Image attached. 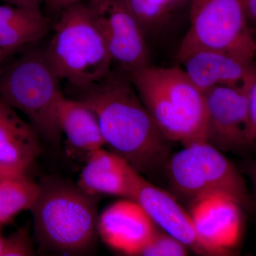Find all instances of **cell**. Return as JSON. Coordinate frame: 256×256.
<instances>
[{
	"instance_id": "obj_1",
	"label": "cell",
	"mask_w": 256,
	"mask_h": 256,
	"mask_svg": "<svg viewBox=\"0 0 256 256\" xmlns=\"http://www.w3.org/2000/svg\"><path fill=\"white\" fill-rule=\"evenodd\" d=\"M76 98L97 116L105 146L138 172H148L169 160L168 139L148 112L128 74L119 69L82 89Z\"/></svg>"
},
{
	"instance_id": "obj_2",
	"label": "cell",
	"mask_w": 256,
	"mask_h": 256,
	"mask_svg": "<svg viewBox=\"0 0 256 256\" xmlns=\"http://www.w3.org/2000/svg\"><path fill=\"white\" fill-rule=\"evenodd\" d=\"M163 134L184 146L206 141L204 94L180 66L150 65L128 74Z\"/></svg>"
},
{
	"instance_id": "obj_3",
	"label": "cell",
	"mask_w": 256,
	"mask_h": 256,
	"mask_svg": "<svg viewBox=\"0 0 256 256\" xmlns=\"http://www.w3.org/2000/svg\"><path fill=\"white\" fill-rule=\"evenodd\" d=\"M40 185V195L30 210L40 246L68 255L86 252L98 233V196L60 180H45Z\"/></svg>"
},
{
	"instance_id": "obj_4",
	"label": "cell",
	"mask_w": 256,
	"mask_h": 256,
	"mask_svg": "<svg viewBox=\"0 0 256 256\" xmlns=\"http://www.w3.org/2000/svg\"><path fill=\"white\" fill-rule=\"evenodd\" d=\"M44 53L60 80L74 89L89 86L112 70V60L85 2L58 14Z\"/></svg>"
},
{
	"instance_id": "obj_5",
	"label": "cell",
	"mask_w": 256,
	"mask_h": 256,
	"mask_svg": "<svg viewBox=\"0 0 256 256\" xmlns=\"http://www.w3.org/2000/svg\"><path fill=\"white\" fill-rule=\"evenodd\" d=\"M60 82L44 50H26L0 66V100L23 112L40 137L58 144L62 136L58 108L64 96Z\"/></svg>"
},
{
	"instance_id": "obj_6",
	"label": "cell",
	"mask_w": 256,
	"mask_h": 256,
	"mask_svg": "<svg viewBox=\"0 0 256 256\" xmlns=\"http://www.w3.org/2000/svg\"><path fill=\"white\" fill-rule=\"evenodd\" d=\"M168 176L173 188L194 200L220 194L250 206L246 185L235 166L218 149L206 141L184 146L168 163Z\"/></svg>"
},
{
	"instance_id": "obj_7",
	"label": "cell",
	"mask_w": 256,
	"mask_h": 256,
	"mask_svg": "<svg viewBox=\"0 0 256 256\" xmlns=\"http://www.w3.org/2000/svg\"><path fill=\"white\" fill-rule=\"evenodd\" d=\"M190 24L176 60L201 48L227 50L254 60L256 42L242 0H191Z\"/></svg>"
},
{
	"instance_id": "obj_8",
	"label": "cell",
	"mask_w": 256,
	"mask_h": 256,
	"mask_svg": "<svg viewBox=\"0 0 256 256\" xmlns=\"http://www.w3.org/2000/svg\"><path fill=\"white\" fill-rule=\"evenodd\" d=\"M118 69L130 74L150 65L146 36L124 0H86Z\"/></svg>"
},
{
	"instance_id": "obj_9",
	"label": "cell",
	"mask_w": 256,
	"mask_h": 256,
	"mask_svg": "<svg viewBox=\"0 0 256 256\" xmlns=\"http://www.w3.org/2000/svg\"><path fill=\"white\" fill-rule=\"evenodd\" d=\"M206 108V141L218 150H236L255 142L246 89L220 86L204 92Z\"/></svg>"
},
{
	"instance_id": "obj_10",
	"label": "cell",
	"mask_w": 256,
	"mask_h": 256,
	"mask_svg": "<svg viewBox=\"0 0 256 256\" xmlns=\"http://www.w3.org/2000/svg\"><path fill=\"white\" fill-rule=\"evenodd\" d=\"M144 208L156 225L178 239L188 249L202 256H218L202 242L188 213L171 194L142 178L136 171L132 176L130 198Z\"/></svg>"
},
{
	"instance_id": "obj_11",
	"label": "cell",
	"mask_w": 256,
	"mask_h": 256,
	"mask_svg": "<svg viewBox=\"0 0 256 256\" xmlns=\"http://www.w3.org/2000/svg\"><path fill=\"white\" fill-rule=\"evenodd\" d=\"M242 206L226 195L214 194L193 200L190 214L202 242L217 255L229 256L240 240Z\"/></svg>"
},
{
	"instance_id": "obj_12",
	"label": "cell",
	"mask_w": 256,
	"mask_h": 256,
	"mask_svg": "<svg viewBox=\"0 0 256 256\" xmlns=\"http://www.w3.org/2000/svg\"><path fill=\"white\" fill-rule=\"evenodd\" d=\"M156 229L144 208L131 198L112 204L98 218V234L102 240L126 255L138 256Z\"/></svg>"
},
{
	"instance_id": "obj_13",
	"label": "cell",
	"mask_w": 256,
	"mask_h": 256,
	"mask_svg": "<svg viewBox=\"0 0 256 256\" xmlns=\"http://www.w3.org/2000/svg\"><path fill=\"white\" fill-rule=\"evenodd\" d=\"M178 62L203 92L220 86H242L256 68L254 60L216 48L193 50Z\"/></svg>"
},
{
	"instance_id": "obj_14",
	"label": "cell",
	"mask_w": 256,
	"mask_h": 256,
	"mask_svg": "<svg viewBox=\"0 0 256 256\" xmlns=\"http://www.w3.org/2000/svg\"><path fill=\"white\" fill-rule=\"evenodd\" d=\"M40 136L30 122L0 100V172L28 173L40 156Z\"/></svg>"
},
{
	"instance_id": "obj_15",
	"label": "cell",
	"mask_w": 256,
	"mask_h": 256,
	"mask_svg": "<svg viewBox=\"0 0 256 256\" xmlns=\"http://www.w3.org/2000/svg\"><path fill=\"white\" fill-rule=\"evenodd\" d=\"M134 171L124 158L102 148L87 154L78 185L96 196L107 194L129 198Z\"/></svg>"
},
{
	"instance_id": "obj_16",
	"label": "cell",
	"mask_w": 256,
	"mask_h": 256,
	"mask_svg": "<svg viewBox=\"0 0 256 256\" xmlns=\"http://www.w3.org/2000/svg\"><path fill=\"white\" fill-rule=\"evenodd\" d=\"M50 30L41 9L0 4V50L10 54L40 42Z\"/></svg>"
},
{
	"instance_id": "obj_17",
	"label": "cell",
	"mask_w": 256,
	"mask_h": 256,
	"mask_svg": "<svg viewBox=\"0 0 256 256\" xmlns=\"http://www.w3.org/2000/svg\"><path fill=\"white\" fill-rule=\"evenodd\" d=\"M58 122L67 141L86 156L105 146L97 116L82 100L62 96L58 105Z\"/></svg>"
},
{
	"instance_id": "obj_18",
	"label": "cell",
	"mask_w": 256,
	"mask_h": 256,
	"mask_svg": "<svg viewBox=\"0 0 256 256\" xmlns=\"http://www.w3.org/2000/svg\"><path fill=\"white\" fill-rule=\"evenodd\" d=\"M41 191L28 173L0 178V224L10 223L20 212L31 210Z\"/></svg>"
},
{
	"instance_id": "obj_19",
	"label": "cell",
	"mask_w": 256,
	"mask_h": 256,
	"mask_svg": "<svg viewBox=\"0 0 256 256\" xmlns=\"http://www.w3.org/2000/svg\"><path fill=\"white\" fill-rule=\"evenodd\" d=\"M185 0H124L146 38L165 28Z\"/></svg>"
},
{
	"instance_id": "obj_20",
	"label": "cell",
	"mask_w": 256,
	"mask_h": 256,
	"mask_svg": "<svg viewBox=\"0 0 256 256\" xmlns=\"http://www.w3.org/2000/svg\"><path fill=\"white\" fill-rule=\"evenodd\" d=\"M188 249L186 246L172 236L156 229L138 256H184L188 255Z\"/></svg>"
},
{
	"instance_id": "obj_21",
	"label": "cell",
	"mask_w": 256,
	"mask_h": 256,
	"mask_svg": "<svg viewBox=\"0 0 256 256\" xmlns=\"http://www.w3.org/2000/svg\"><path fill=\"white\" fill-rule=\"evenodd\" d=\"M34 254L28 224L4 238L3 256H30Z\"/></svg>"
},
{
	"instance_id": "obj_22",
	"label": "cell",
	"mask_w": 256,
	"mask_h": 256,
	"mask_svg": "<svg viewBox=\"0 0 256 256\" xmlns=\"http://www.w3.org/2000/svg\"><path fill=\"white\" fill-rule=\"evenodd\" d=\"M248 105L249 120L252 138L256 141V68L245 84Z\"/></svg>"
},
{
	"instance_id": "obj_23",
	"label": "cell",
	"mask_w": 256,
	"mask_h": 256,
	"mask_svg": "<svg viewBox=\"0 0 256 256\" xmlns=\"http://www.w3.org/2000/svg\"><path fill=\"white\" fill-rule=\"evenodd\" d=\"M43 1L50 11L60 13L64 9L72 5L84 2L86 0H43Z\"/></svg>"
},
{
	"instance_id": "obj_24",
	"label": "cell",
	"mask_w": 256,
	"mask_h": 256,
	"mask_svg": "<svg viewBox=\"0 0 256 256\" xmlns=\"http://www.w3.org/2000/svg\"><path fill=\"white\" fill-rule=\"evenodd\" d=\"M244 12L252 30L256 28V0H242Z\"/></svg>"
},
{
	"instance_id": "obj_25",
	"label": "cell",
	"mask_w": 256,
	"mask_h": 256,
	"mask_svg": "<svg viewBox=\"0 0 256 256\" xmlns=\"http://www.w3.org/2000/svg\"><path fill=\"white\" fill-rule=\"evenodd\" d=\"M0 2L14 6L40 9V0H0Z\"/></svg>"
},
{
	"instance_id": "obj_26",
	"label": "cell",
	"mask_w": 256,
	"mask_h": 256,
	"mask_svg": "<svg viewBox=\"0 0 256 256\" xmlns=\"http://www.w3.org/2000/svg\"><path fill=\"white\" fill-rule=\"evenodd\" d=\"M10 56H12V55L10 54L9 53L4 52V50H0V66L4 63L5 60H8V58H10Z\"/></svg>"
},
{
	"instance_id": "obj_27",
	"label": "cell",
	"mask_w": 256,
	"mask_h": 256,
	"mask_svg": "<svg viewBox=\"0 0 256 256\" xmlns=\"http://www.w3.org/2000/svg\"><path fill=\"white\" fill-rule=\"evenodd\" d=\"M2 226L0 224V256H3L4 248V238L2 235Z\"/></svg>"
},
{
	"instance_id": "obj_28",
	"label": "cell",
	"mask_w": 256,
	"mask_h": 256,
	"mask_svg": "<svg viewBox=\"0 0 256 256\" xmlns=\"http://www.w3.org/2000/svg\"><path fill=\"white\" fill-rule=\"evenodd\" d=\"M254 181H255L256 196V170H255V173H254Z\"/></svg>"
},
{
	"instance_id": "obj_29",
	"label": "cell",
	"mask_w": 256,
	"mask_h": 256,
	"mask_svg": "<svg viewBox=\"0 0 256 256\" xmlns=\"http://www.w3.org/2000/svg\"><path fill=\"white\" fill-rule=\"evenodd\" d=\"M252 33H254V38H255V40L256 42V28H254V30H252Z\"/></svg>"
},
{
	"instance_id": "obj_30",
	"label": "cell",
	"mask_w": 256,
	"mask_h": 256,
	"mask_svg": "<svg viewBox=\"0 0 256 256\" xmlns=\"http://www.w3.org/2000/svg\"><path fill=\"white\" fill-rule=\"evenodd\" d=\"M3 176H4V175H3L2 174L1 172H0V178H3Z\"/></svg>"
}]
</instances>
